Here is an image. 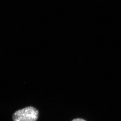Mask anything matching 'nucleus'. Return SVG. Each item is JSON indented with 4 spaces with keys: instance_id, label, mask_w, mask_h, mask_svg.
Masks as SVG:
<instances>
[{
    "instance_id": "nucleus-2",
    "label": "nucleus",
    "mask_w": 121,
    "mask_h": 121,
    "mask_svg": "<svg viewBox=\"0 0 121 121\" xmlns=\"http://www.w3.org/2000/svg\"><path fill=\"white\" fill-rule=\"evenodd\" d=\"M71 121H87L86 120H85L84 119H82V118H75L73 119V120H72Z\"/></svg>"
},
{
    "instance_id": "nucleus-1",
    "label": "nucleus",
    "mask_w": 121,
    "mask_h": 121,
    "mask_svg": "<svg viewBox=\"0 0 121 121\" xmlns=\"http://www.w3.org/2000/svg\"><path fill=\"white\" fill-rule=\"evenodd\" d=\"M39 117V111L33 106H28L14 112L13 121H37Z\"/></svg>"
}]
</instances>
